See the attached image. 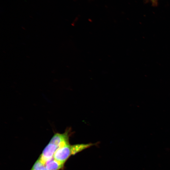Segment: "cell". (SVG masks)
<instances>
[{"mask_svg": "<svg viewBox=\"0 0 170 170\" xmlns=\"http://www.w3.org/2000/svg\"><path fill=\"white\" fill-rule=\"evenodd\" d=\"M152 0L153 1V0Z\"/></svg>", "mask_w": 170, "mask_h": 170, "instance_id": "8992f818", "label": "cell"}, {"mask_svg": "<svg viewBox=\"0 0 170 170\" xmlns=\"http://www.w3.org/2000/svg\"><path fill=\"white\" fill-rule=\"evenodd\" d=\"M64 164L53 157L47 161L44 165L48 170H60L63 167Z\"/></svg>", "mask_w": 170, "mask_h": 170, "instance_id": "277c9868", "label": "cell"}, {"mask_svg": "<svg viewBox=\"0 0 170 170\" xmlns=\"http://www.w3.org/2000/svg\"><path fill=\"white\" fill-rule=\"evenodd\" d=\"M30 170H48L44 164L38 158L35 162Z\"/></svg>", "mask_w": 170, "mask_h": 170, "instance_id": "5b68a950", "label": "cell"}, {"mask_svg": "<svg viewBox=\"0 0 170 170\" xmlns=\"http://www.w3.org/2000/svg\"><path fill=\"white\" fill-rule=\"evenodd\" d=\"M93 144H82L74 145L69 144L58 148L56 151L53 157L56 160L65 163L68 158L71 155L87 149L93 145Z\"/></svg>", "mask_w": 170, "mask_h": 170, "instance_id": "6da1fadb", "label": "cell"}, {"mask_svg": "<svg viewBox=\"0 0 170 170\" xmlns=\"http://www.w3.org/2000/svg\"><path fill=\"white\" fill-rule=\"evenodd\" d=\"M69 132L67 130L63 133H56L53 136L50 142L56 145L58 148L65 146L69 144Z\"/></svg>", "mask_w": 170, "mask_h": 170, "instance_id": "3957f363", "label": "cell"}, {"mask_svg": "<svg viewBox=\"0 0 170 170\" xmlns=\"http://www.w3.org/2000/svg\"><path fill=\"white\" fill-rule=\"evenodd\" d=\"M58 147L55 144L49 142L45 147L38 159L44 164L53 157Z\"/></svg>", "mask_w": 170, "mask_h": 170, "instance_id": "7a4b0ae2", "label": "cell"}]
</instances>
